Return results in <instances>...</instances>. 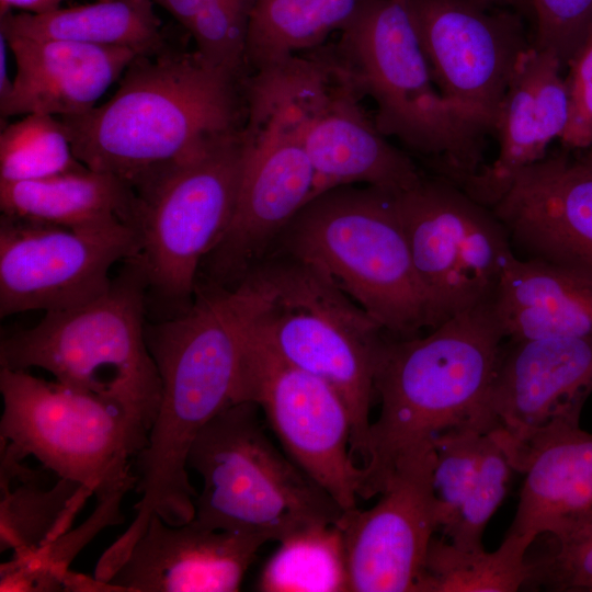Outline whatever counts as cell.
<instances>
[{
    "mask_svg": "<svg viewBox=\"0 0 592 592\" xmlns=\"http://www.w3.org/2000/svg\"><path fill=\"white\" fill-rule=\"evenodd\" d=\"M244 79L167 46L137 55L107 102L59 119L82 164L134 187L242 129Z\"/></svg>",
    "mask_w": 592,
    "mask_h": 592,
    "instance_id": "cell-1",
    "label": "cell"
},
{
    "mask_svg": "<svg viewBox=\"0 0 592 592\" xmlns=\"http://www.w3.org/2000/svg\"><path fill=\"white\" fill-rule=\"evenodd\" d=\"M504 340L491 301L426 335L388 339L375 376L380 411L371 425L360 498L379 494L397 460L439 435L499 428L490 394Z\"/></svg>",
    "mask_w": 592,
    "mask_h": 592,
    "instance_id": "cell-2",
    "label": "cell"
},
{
    "mask_svg": "<svg viewBox=\"0 0 592 592\" xmlns=\"http://www.w3.org/2000/svg\"><path fill=\"white\" fill-rule=\"evenodd\" d=\"M241 283L249 332L339 392L352 420V454L363 465L375 376L390 335L320 267L299 257L272 250Z\"/></svg>",
    "mask_w": 592,
    "mask_h": 592,
    "instance_id": "cell-3",
    "label": "cell"
},
{
    "mask_svg": "<svg viewBox=\"0 0 592 592\" xmlns=\"http://www.w3.org/2000/svg\"><path fill=\"white\" fill-rule=\"evenodd\" d=\"M333 52L360 95L374 100L384 136L428 158L436 175L457 185L483 167L487 134L437 89L408 0H369Z\"/></svg>",
    "mask_w": 592,
    "mask_h": 592,
    "instance_id": "cell-4",
    "label": "cell"
},
{
    "mask_svg": "<svg viewBox=\"0 0 592 592\" xmlns=\"http://www.w3.org/2000/svg\"><path fill=\"white\" fill-rule=\"evenodd\" d=\"M272 250L316 264L391 338L435 328L394 193L367 185L325 191L298 212Z\"/></svg>",
    "mask_w": 592,
    "mask_h": 592,
    "instance_id": "cell-5",
    "label": "cell"
},
{
    "mask_svg": "<svg viewBox=\"0 0 592 592\" xmlns=\"http://www.w3.org/2000/svg\"><path fill=\"white\" fill-rule=\"evenodd\" d=\"M147 283L127 261L100 296L46 312L32 328L1 340L0 366L42 368L55 380L114 402L149 433L161 399V382L144 323Z\"/></svg>",
    "mask_w": 592,
    "mask_h": 592,
    "instance_id": "cell-6",
    "label": "cell"
},
{
    "mask_svg": "<svg viewBox=\"0 0 592 592\" xmlns=\"http://www.w3.org/2000/svg\"><path fill=\"white\" fill-rule=\"evenodd\" d=\"M187 468L203 481L193 521L280 540L319 523H339L334 499L270 440L252 401L231 403L200 431Z\"/></svg>",
    "mask_w": 592,
    "mask_h": 592,
    "instance_id": "cell-7",
    "label": "cell"
},
{
    "mask_svg": "<svg viewBox=\"0 0 592 592\" xmlns=\"http://www.w3.org/2000/svg\"><path fill=\"white\" fill-rule=\"evenodd\" d=\"M242 161L240 129L133 187L139 239L133 261L147 288L177 314L192 304L201 265L231 220Z\"/></svg>",
    "mask_w": 592,
    "mask_h": 592,
    "instance_id": "cell-8",
    "label": "cell"
},
{
    "mask_svg": "<svg viewBox=\"0 0 592 592\" xmlns=\"http://www.w3.org/2000/svg\"><path fill=\"white\" fill-rule=\"evenodd\" d=\"M243 161L231 220L204 259L198 286L234 288L314 197L315 171L291 112L257 73L243 82Z\"/></svg>",
    "mask_w": 592,
    "mask_h": 592,
    "instance_id": "cell-9",
    "label": "cell"
},
{
    "mask_svg": "<svg viewBox=\"0 0 592 592\" xmlns=\"http://www.w3.org/2000/svg\"><path fill=\"white\" fill-rule=\"evenodd\" d=\"M0 392V441L21 458L33 456L95 496L136 477L130 459L146 447L148 431L118 405L7 367Z\"/></svg>",
    "mask_w": 592,
    "mask_h": 592,
    "instance_id": "cell-10",
    "label": "cell"
},
{
    "mask_svg": "<svg viewBox=\"0 0 592 592\" xmlns=\"http://www.w3.org/2000/svg\"><path fill=\"white\" fill-rule=\"evenodd\" d=\"M254 73L292 114L315 171L314 197L362 183L397 194L423 177L366 115L333 49L321 46Z\"/></svg>",
    "mask_w": 592,
    "mask_h": 592,
    "instance_id": "cell-11",
    "label": "cell"
},
{
    "mask_svg": "<svg viewBox=\"0 0 592 592\" xmlns=\"http://www.w3.org/2000/svg\"><path fill=\"white\" fill-rule=\"evenodd\" d=\"M395 200L435 327L490 303L516 254L493 210L440 175L423 174Z\"/></svg>",
    "mask_w": 592,
    "mask_h": 592,
    "instance_id": "cell-12",
    "label": "cell"
},
{
    "mask_svg": "<svg viewBox=\"0 0 592 592\" xmlns=\"http://www.w3.org/2000/svg\"><path fill=\"white\" fill-rule=\"evenodd\" d=\"M264 413L284 452L340 505L357 508L363 469L352 454V420L327 382L272 352L246 329L236 402Z\"/></svg>",
    "mask_w": 592,
    "mask_h": 592,
    "instance_id": "cell-13",
    "label": "cell"
},
{
    "mask_svg": "<svg viewBox=\"0 0 592 592\" xmlns=\"http://www.w3.org/2000/svg\"><path fill=\"white\" fill-rule=\"evenodd\" d=\"M139 254L135 228H68L1 215L0 316L69 309L111 285V267Z\"/></svg>",
    "mask_w": 592,
    "mask_h": 592,
    "instance_id": "cell-14",
    "label": "cell"
},
{
    "mask_svg": "<svg viewBox=\"0 0 592 592\" xmlns=\"http://www.w3.org/2000/svg\"><path fill=\"white\" fill-rule=\"evenodd\" d=\"M442 95L473 125L493 133L520 55L532 45L523 15L494 0H408Z\"/></svg>",
    "mask_w": 592,
    "mask_h": 592,
    "instance_id": "cell-15",
    "label": "cell"
},
{
    "mask_svg": "<svg viewBox=\"0 0 592 592\" xmlns=\"http://www.w3.org/2000/svg\"><path fill=\"white\" fill-rule=\"evenodd\" d=\"M433 445L397 460L367 510L343 514L351 591L419 592L439 515L432 488Z\"/></svg>",
    "mask_w": 592,
    "mask_h": 592,
    "instance_id": "cell-16",
    "label": "cell"
},
{
    "mask_svg": "<svg viewBox=\"0 0 592 592\" xmlns=\"http://www.w3.org/2000/svg\"><path fill=\"white\" fill-rule=\"evenodd\" d=\"M514 251L592 280V163L566 152L525 168L491 207Z\"/></svg>",
    "mask_w": 592,
    "mask_h": 592,
    "instance_id": "cell-17",
    "label": "cell"
},
{
    "mask_svg": "<svg viewBox=\"0 0 592 592\" xmlns=\"http://www.w3.org/2000/svg\"><path fill=\"white\" fill-rule=\"evenodd\" d=\"M271 538L204 527L193 520L167 524L152 515L105 582L91 591L236 592L259 548Z\"/></svg>",
    "mask_w": 592,
    "mask_h": 592,
    "instance_id": "cell-18",
    "label": "cell"
},
{
    "mask_svg": "<svg viewBox=\"0 0 592 592\" xmlns=\"http://www.w3.org/2000/svg\"><path fill=\"white\" fill-rule=\"evenodd\" d=\"M592 392V337L503 343L490 407L505 443L524 442L559 420H580Z\"/></svg>",
    "mask_w": 592,
    "mask_h": 592,
    "instance_id": "cell-19",
    "label": "cell"
},
{
    "mask_svg": "<svg viewBox=\"0 0 592 592\" xmlns=\"http://www.w3.org/2000/svg\"><path fill=\"white\" fill-rule=\"evenodd\" d=\"M562 69L554 54L533 45L520 55L493 127L497 157L458 185L475 201L494 206L517 174L545 158L549 144L560 139L569 117Z\"/></svg>",
    "mask_w": 592,
    "mask_h": 592,
    "instance_id": "cell-20",
    "label": "cell"
},
{
    "mask_svg": "<svg viewBox=\"0 0 592 592\" xmlns=\"http://www.w3.org/2000/svg\"><path fill=\"white\" fill-rule=\"evenodd\" d=\"M524 475L506 534H559L592 517V434L580 420H559L520 444L502 443Z\"/></svg>",
    "mask_w": 592,
    "mask_h": 592,
    "instance_id": "cell-21",
    "label": "cell"
},
{
    "mask_svg": "<svg viewBox=\"0 0 592 592\" xmlns=\"http://www.w3.org/2000/svg\"><path fill=\"white\" fill-rule=\"evenodd\" d=\"M4 37L16 64L11 89L0 99V112L5 117L33 113L60 117L84 113L95 106L138 55L125 47Z\"/></svg>",
    "mask_w": 592,
    "mask_h": 592,
    "instance_id": "cell-22",
    "label": "cell"
},
{
    "mask_svg": "<svg viewBox=\"0 0 592 592\" xmlns=\"http://www.w3.org/2000/svg\"><path fill=\"white\" fill-rule=\"evenodd\" d=\"M491 306L505 340L592 337V280L516 254Z\"/></svg>",
    "mask_w": 592,
    "mask_h": 592,
    "instance_id": "cell-23",
    "label": "cell"
},
{
    "mask_svg": "<svg viewBox=\"0 0 592 592\" xmlns=\"http://www.w3.org/2000/svg\"><path fill=\"white\" fill-rule=\"evenodd\" d=\"M134 189L124 180L87 167L37 180L0 182L2 215L91 228L125 221L133 226Z\"/></svg>",
    "mask_w": 592,
    "mask_h": 592,
    "instance_id": "cell-24",
    "label": "cell"
},
{
    "mask_svg": "<svg viewBox=\"0 0 592 592\" xmlns=\"http://www.w3.org/2000/svg\"><path fill=\"white\" fill-rule=\"evenodd\" d=\"M92 494L66 478L46 486L39 471L0 441V550L26 553L62 535Z\"/></svg>",
    "mask_w": 592,
    "mask_h": 592,
    "instance_id": "cell-25",
    "label": "cell"
},
{
    "mask_svg": "<svg viewBox=\"0 0 592 592\" xmlns=\"http://www.w3.org/2000/svg\"><path fill=\"white\" fill-rule=\"evenodd\" d=\"M151 0H98L45 14L1 15V34L125 47L152 55L168 44Z\"/></svg>",
    "mask_w": 592,
    "mask_h": 592,
    "instance_id": "cell-26",
    "label": "cell"
},
{
    "mask_svg": "<svg viewBox=\"0 0 592 592\" xmlns=\"http://www.w3.org/2000/svg\"><path fill=\"white\" fill-rule=\"evenodd\" d=\"M369 0H255L249 24L247 62L251 72L276 66L323 45Z\"/></svg>",
    "mask_w": 592,
    "mask_h": 592,
    "instance_id": "cell-27",
    "label": "cell"
},
{
    "mask_svg": "<svg viewBox=\"0 0 592 592\" xmlns=\"http://www.w3.org/2000/svg\"><path fill=\"white\" fill-rule=\"evenodd\" d=\"M536 537L506 534L494 551L463 549L433 537L419 592H514L530 577L527 551Z\"/></svg>",
    "mask_w": 592,
    "mask_h": 592,
    "instance_id": "cell-28",
    "label": "cell"
},
{
    "mask_svg": "<svg viewBox=\"0 0 592 592\" xmlns=\"http://www.w3.org/2000/svg\"><path fill=\"white\" fill-rule=\"evenodd\" d=\"M258 580L264 592L351 591L344 534L339 523L298 528L278 540Z\"/></svg>",
    "mask_w": 592,
    "mask_h": 592,
    "instance_id": "cell-29",
    "label": "cell"
},
{
    "mask_svg": "<svg viewBox=\"0 0 592 592\" xmlns=\"http://www.w3.org/2000/svg\"><path fill=\"white\" fill-rule=\"evenodd\" d=\"M135 485L136 478L127 479L96 494V506L81 525L37 549L13 554L1 563L0 591H67L71 561L100 531L124 522L121 504Z\"/></svg>",
    "mask_w": 592,
    "mask_h": 592,
    "instance_id": "cell-30",
    "label": "cell"
},
{
    "mask_svg": "<svg viewBox=\"0 0 592 592\" xmlns=\"http://www.w3.org/2000/svg\"><path fill=\"white\" fill-rule=\"evenodd\" d=\"M83 168L56 116L27 114L1 132L0 182L37 180Z\"/></svg>",
    "mask_w": 592,
    "mask_h": 592,
    "instance_id": "cell-31",
    "label": "cell"
},
{
    "mask_svg": "<svg viewBox=\"0 0 592 592\" xmlns=\"http://www.w3.org/2000/svg\"><path fill=\"white\" fill-rule=\"evenodd\" d=\"M528 549L526 588L592 592V517L559 534L539 535ZM524 587V588H525Z\"/></svg>",
    "mask_w": 592,
    "mask_h": 592,
    "instance_id": "cell-32",
    "label": "cell"
},
{
    "mask_svg": "<svg viewBox=\"0 0 592 592\" xmlns=\"http://www.w3.org/2000/svg\"><path fill=\"white\" fill-rule=\"evenodd\" d=\"M512 471L515 470L496 431L489 432L474 486L453 523L442 532L453 545L483 548L485 528L506 494Z\"/></svg>",
    "mask_w": 592,
    "mask_h": 592,
    "instance_id": "cell-33",
    "label": "cell"
},
{
    "mask_svg": "<svg viewBox=\"0 0 592 592\" xmlns=\"http://www.w3.org/2000/svg\"><path fill=\"white\" fill-rule=\"evenodd\" d=\"M487 434L460 429L433 441L432 488L442 532L453 523L474 486Z\"/></svg>",
    "mask_w": 592,
    "mask_h": 592,
    "instance_id": "cell-34",
    "label": "cell"
},
{
    "mask_svg": "<svg viewBox=\"0 0 592 592\" xmlns=\"http://www.w3.org/2000/svg\"><path fill=\"white\" fill-rule=\"evenodd\" d=\"M255 0H219L201 10L185 26L196 50L210 64L247 78V41Z\"/></svg>",
    "mask_w": 592,
    "mask_h": 592,
    "instance_id": "cell-35",
    "label": "cell"
},
{
    "mask_svg": "<svg viewBox=\"0 0 592 592\" xmlns=\"http://www.w3.org/2000/svg\"><path fill=\"white\" fill-rule=\"evenodd\" d=\"M533 46L550 52L567 67L592 29V0H531Z\"/></svg>",
    "mask_w": 592,
    "mask_h": 592,
    "instance_id": "cell-36",
    "label": "cell"
},
{
    "mask_svg": "<svg viewBox=\"0 0 592 592\" xmlns=\"http://www.w3.org/2000/svg\"><path fill=\"white\" fill-rule=\"evenodd\" d=\"M567 67L569 117L560 141L566 150H584L592 144V29Z\"/></svg>",
    "mask_w": 592,
    "mask_h": 592,
    "instance_id": "cell-37",
    "label": "cell"
},
{
    "mask_svg": "<svg viewBox=\"0 0 592 592\" xmlns=\"http://www.w3.org/2000/svg\"><path fill=\"white\" fill-rule=\"evenodd\" d=\"M164 8L184 27L204 8L219 0H151Z\"/></svg>",
    "mask_w": 592,
    "mask_h": 592,
    "instance_id": "cell-38",
    "label": "cell"
},
{
    "mask_svg": "<svg viewBox=\"0 0 592 592\" xmlns=\"http://www.w3.org/2000/svg\"><path fill=\"white\" fill-rule=\"evenodd\" d=\"M64 1L66 0H0V15L13 8L32 14H45L60 9Z\"/></svg>",
    "mask_w": 592,
    "mask_h": 592,
    "instance_id": "cell-39",
    "label": "cell"
},
{
    "mask_svg": "<svg viewBox=\"0 0 592 592\" xmlns=\"http://www.w3.org/2000/svg\"><path fill=\"white\" fill-rule=\"evenodd\" d=\"M0 47V99L5 96L11 89L12 80L8 75L7 48L9 47L7 38L1 34Z\"/></svg>",
    "mask_w": 592,
    "mask_h": 592,
    "instance_id": "cell-40",
    "label": "cell"
},
{
    "mask_svg": "<svg viewBox=\"0 0 592 592\" xmlns=\"http://www.w3.org/2000/svg\"><path fill=\"white\" fill-rule=\"evenodd\" d=\"M499 3L510 7L511 9L517 11L523 16L533 19V9L531 0H494Z\"/></svg>",
    "mask_w": 592,
    "mask_h": 592,
    "instance_id": "cell-41",
    "label": "cell"
},
{
    "mask_svg": "<svg viewBox=\"0 0 592 592\" xmlns=\"http://www.w3.org/2000/svg\"><path fill=\"white\" fill-rule=\"evenodd\" d=\"M582 151H584V153L581 155V157L588 162L592 163V144L590 145V147H588L587 149Z\"/></svg>",
    "mask_w": 592,
    "mask_h": 592,
    "instance_id": "cell-42",
    "label": "cell"
}]
</instances>
